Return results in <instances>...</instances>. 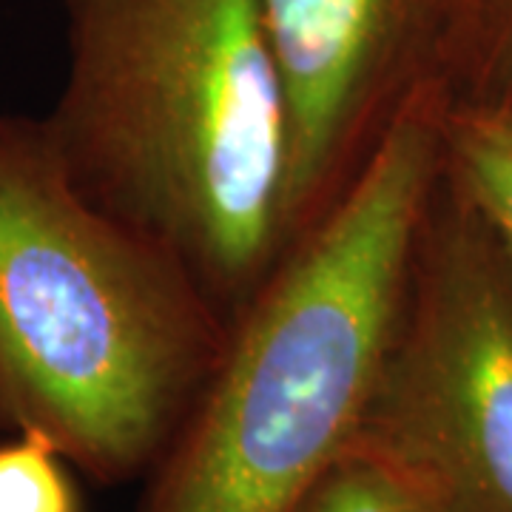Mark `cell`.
Returning a JSON list of instances; mask_svg holds the SVG:
<instances>
[{
    "label": "cell",
    "instance_id": "cell-1",
    "mask_svg": "<svg viewBox=\"0 0 512 512\" xmlns=\"http://www.w3.org/2000/svg\"><path fill=\"white\" fill-rule=\"evenodd\" d=\"M43 114L89 200L168 245L231 322L285 254L288 106L262 0H60Z\"/></svg>",
    "mask_w": 512,
    "mask_h": 512
},
{
    "label": "cell",
    "instance_id": "cell-2",
    "mask_svg": "<svg viewBox=\"0 0 512 512\" xmlns=\"http://www.w3.org/2000/svg\"><path fill=\"white\" fill-rule=\"evenodd\" d=\"M231 316L180 256L97 208L43 117L0 114V427L97 487L143 481Z\"/></svg>",
    "mask_w": 512,
    "mask_h": 512
},
{
    "label": "cell",
    "instance_id": "cell-3",
    "mask_svg": "<svg viewBox=\"0 0 512 512\" xmlns=\"http://www.w3.org/2000/svg\"><path fill=\"white\" fill-rule=\"evenodd\" d=\"M444 106V83L421 89L348 194L276 262L137 512H288L356 439L441 177Z\"/></svg>",
    "mask_w": 512,
    "mask_h": 512
},
{
    "label": "cell",
    "instance_id": "cell-4",
    "mask_svg": "<svg viewBox=\"0 0 512 512\" xmlns=\"http://www.w3.org/2000/svg\"><path fill=\"white\" fill-rule=\"evenodd\" d=\"M353 441L433 512H512V259L444 165Z\"/></svg>",
    "mask_w": 512,
    "mask_h": 512
},
{
    "label": "cell",
    "instance_id": "cell-5",
    "mask_svg": "<svg viewBox=\"0 0 512 512\" xmlns=\"http://www.w3.org/2000/svg\"><path fill=\"white\" fill-rule=\"evenodd\" d=\"M456 3L262 0L288 106L285 251L348 194L410 100L444 83Z\"/></svg>",
    "mask_w": 512,
    "mask_h": 512
},
{
    "label": "cell",
    "instance_id": "cell-6",
    "mask_svg": "<svg viewBox=\"0 0 512 512\" xmlns=\"http://www.w3.org/2000/svg\"><path fill=\"white\" fill-rule=\"evenodd\" d=\"M441 165L512 259V117L453 100L441 117Z\"/></svg>",
    "mask_w": 512,
    "mask_h": 512
},
{
    "label": "cell",
    "instance_id": "cell-7",
    "mask_svg": "<svg viewBox=\"0 0 512 512\" xmlns=\"http://www.w3.org/2000/svg\"><path fill=\"white\" fill-rule=\"evenodd\" d=\"M441 80L453 100L512 117V0H458Z\"/></svg>",
    "mask_w": 512,
    "mask_h": 512
},
{
    "label": "cell",
    "instance_id": "cell-8",
    "mask_svg": "<svg viewBox=\"0 0 512 512\" xmlns=\"http://www.w3.org/2000/svg\"><path fill=\"white\" fill-rule=\"evenodd\" d=\"M288 512H433V507L396 464L350 441Z\"/></svg>",
    "mask_w": 512,
    "mask_h": 512
},
{
    "label": "cell",
    "instance_id": "cell-9",
    "mask_svg": "<svg viewBox=\"0 0 512 512\" xmlns=\"http://www.w3.org/2000/svg\"><path fill=\"white\" fill-rule=\"evenodd\" d=\"M72 467L32 436L0 444V512H80Z\"/></svg>",
    "mask_w": 512,
    "mask_h": 512
}]
</instances>
